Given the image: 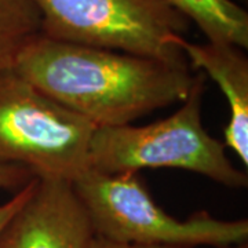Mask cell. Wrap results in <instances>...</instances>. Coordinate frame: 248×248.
<instances>
[{"instance_id":"obj_1","label":"cell","mask_w":248,"mask_h":248,"mask_svg":"<svg viewBox=\"0 0 248 248\" xmlns=\"http://www.w3.org/2000/svg\"><path fill=\"white\" fill-rule=\"evenodd\" d=\"M16 71L97 128L131 124L182 102L195 78L187 65L39 36Z\"/></svg>"},{"instance_id":"obj_2","label":"cell","mask_w":248,"mask_h":248,"mask_svg":"<svg viewBox=\"0 0 248 248\" xmlns=\"http://www.w3.org/2000/svg\"><path fill=\"white\" fill-rule=\"evenodd\" d=\"M204 75L196 76L178 110L159 122L97 128L90 143V169L104 174L178 169L200 174L226 187H246L247 174L232 164L225 143L204 128Z\"/></svg>"},{"instance_id":"obj_3","label":"cell","mask_w":248,"mask_h":248,"mask_svg":"<svg viewBox=\"0 0 248 248\" xmlns=\"http://www.w3.org/2000/svg\"><path fill=\"white\" fill-rule=\"evenodd\" d=\"M97 237L130 244L226 248L248 241V221L208 213L177 219L156 204L138 172L104 174L89 169L73 182Z\"/></svg>"},{"instance_id":"obj_4","label":"cell","mask_w":248,"mask_h":248,"mask_svg":"<svg viewBox=\"0 0 248 248\" xmlns=\"http://www.w3.org/2000/svg\"><path fill=\"white\" fill-rule=\"evenodd\" d=\"M95 130L16 69L0 72V163L73 182L90 169Z\"/></svg>"},{"instance_id":"obj_5","label":"cell","mask_w":248,"mask_h":248,"mask_svg":"<svg viewBox=\"0 0 248 248\" xmlns=\"http://www.w3.org/2000/svg\"><path fill=\"white\" fill-rule=\"evenodd\" d=\"M43 36L153 58L186 61L179 42L189 21L163 0H36Z\"/></svg>"},{"instance_id":"obj_6","label":"cell","mask_w":248,"mask_h":248,"mask_svg":"<svg viewBox=\"0 0 248 248\" xmlns=\"http://www.w3.org/2000/svg\"><path fill=\"white\" fill-rule=\"evenodd\" d=\"M94 237L72 182L36 178L32 193L0 229V248H90Z\"/></svg>"},{"instance_id":"obj_7","label":"cell","mask_w":248,"mask_h":248,"mask_svg":"<svg viewBox=\"0 0 248 248\" xmlns=\"http://www.w3.org/2000/svg\"><path fill=\"white\" fill-rule=\"evenodd\" d=\"M179 47L195 68L202 69L218 84L229 107L225 127V146L248 166V58L237 46L207 42L190 43L181 39Z\"/></svg>"},{"instance_id":"obj_8","label":"cell","mask_w":248,"mask_h":248,"mask_svg":"<svg viewBox=\"0 0 248 248\" xmlns=\"http://www.w3.org/2000/svg\"><path fill=\"white\" fill-rule=\"evenodd\" d=\"M190 22L207 42L248 47V13L234 0H163Z\"/></svg>"},{"instance_id":"obj_9","label":"cell","mask_w":248,"mask_h":248,"mask_svg":"<svg viewBox=\"0 0 248 248\" xmlns=\"http://www.w3.org/2000/svg\"><path fill=\"white\" fill-rule=\"evenodd\" d=\"M42 35L36 0H0V72L14 69L21 54Z\"/></svg>"},{"instance_id":"obj_10","label":"cell","mask_w":248,"mask_h":248,"mask_svg":"<svg viewBox=\"0 0 248 248\" xmlns=\"http://www.w3.org/2000/svg\"><path fill=\"white\" fill-rule=\"evenodd\" d=\"M33 178V174L25 167L0 163V190L21 189Z\"/></svg>"},{"instance_id":"obj_11","label":"cell","mask_w":248,"mask_h":248,"mask_svg":"<svg viewBox=\"0 0 248 248\" xmlns=\"http://www.w3.org/2000/svg\"><path fill=\"white\" fill-rule=\"evenodd\" d=\"M35 184L36 177H33L29 182H28L27 185L22 186L17 193L10 199L9 202L0 204V229L3 228V225H4L6 222L11 218V215L16 213L22 204L25 203V200H27L28 197H29V195L32 193V190H33V187H35Z\"/></svg>"},{"instance_id":"obj_12","label":"cell","mask_w":248,"mask_h":248,"mask_svg":"<svg viewBox=\"0 0 248 248\" xmlns=\"http://www.w3.org/2000/svg\"><path fill=\"white\" fill-rule=\"evenodd\" d=\"M90 248H190L182 246H161V244H130V243H116L102 237H94Z\"/></svg>"},{"instance_id":"obj_13","label":"cell","mask_w":248,"mask_h":248,"mask_svg":"<svg viewBox=\"0 0 248 248\" xmlns=\"http://www.w3.org/2000/svg\"><path fill=\"white\" fill-rule=\"evenodd\" d=\"M226 248H248V243H241V244H236V246H231Z\"/></svg>"}]
</instances>
